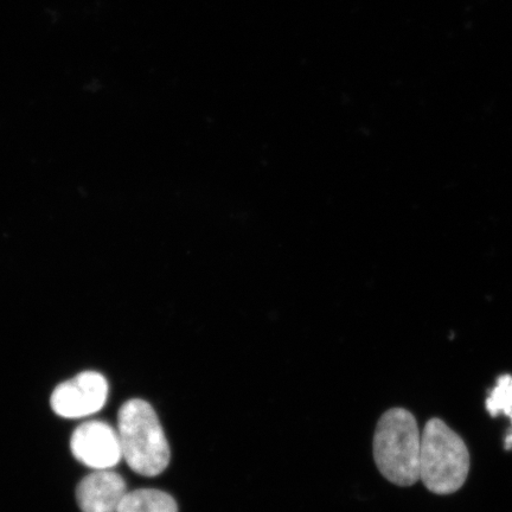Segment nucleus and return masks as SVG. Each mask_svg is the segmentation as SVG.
<instances>
[{"label":"nucleus","instance_id":"nucleus-1","mask_svg":"<svg viewBox=\"0 0 512 512\" xmlns=\"http://www.w3.org/2000/svg\"><path fill=\"white\" fill-rule=\"evenodd\" d=\"M121 453L137 475L156 477L170 463V447L155 409L140 399L128 400L119 409Z\"/></svg>","mask_w":512,"mask_h":512},{"label":"nucleus","instance_id":"nucleus-2","mask_svg":"<svg viewBox=\"0 0 512 512\" xmlns=\"http://www.w3.org/2000/svg\"><path fill=\"white\" fill-rule=\"evenodd\" d=\"M421 434L414 415L393 408L381 416L374 435L377 469L389 482L412 486L420 479Z\"/></svg>","mask_w":512,"mask_h":512},{"label":"nucleus","instance_id":"nucleus-3","mask_svg":"<svg viewBox=\"0 0 512 512\" xmlns=\"http://www.w3.org/2000/svg\"><path fill=\"white\" fill-rule=\"evenodd\" d=\"M470 453L459 435L443 420L427 422L421 434L420 479L437 495H450L466 482Z\"/></svg>","mask_w":512,"mask_h":512},{"label":"nucleus","instance_id":"nucleus-4","mask_svg":"<svg viewBox=\"0 0 512 512\" xmlns=\"http://www.w3.org/2000/svg\"><path fill=\"white\" fill-rule=\"evenodd\" d=\"M108 382L96 371H83L63 382L51 394L50 406L64 419H81L94 415L106 405Z\"/></svg>","mask_w":512,"mask_h":512},{"label":"nucleus","instance_id":"nucleus-5","mask_svg":"<svg viewBox=\"0 0 512 512\" xmlns=\"http://www.w3.org/2000/svg\"><path fill=\"white\" fill-rule=\"evenodd\" d=\"M70 451L79 463L94 471L112 470L123 459L118 431L99 420L86 421L75 428Z\"/></svg>","mask_w":512,"mask_h":512},{"label":"nucleus","instance_id":"nucleus-6","mask_svg":"<svg viewBox=\"0 0 512 512\" xmlns=\"http://www.w3.org/2000/svg\"><path fill=\"white\" fill-rule=\"evenodd\" d=\"M126 494L127 485L119 473L94 471L76 488V502L82 512H118Z\"/></svg>","mask_w":512,"mask_h":512},{"label":"nucleus","instance_id":"nucleus-7","mask_svg":"<svg viewBox=\"0 0 512 512\" xmlns=\"http://www.w3.org/2000/svg\"><path fill=\"white\" fill-rule=\"evenodd\" d=\"M118 512H178L175 498L157 489L127 492Z\"/></svg>","mask_w":512,"mask_h":512},{"label":"nucleus","instance_id":"nucleus-8","mask_svg":"<svg viewBox=\"0 0 512 512\" xmlns=\"http://www.w3.org/2000/svg\"><path fill=\"white\" fill-rule=\"evenodd\" d=\"M486 411L491 416L504 414L512 416V375L499 377L496 387L491 390L488 400L485 402Z\"/></svg>","mask_w":512,"mask_h":512},{"label":"nucleus","instance_id":"nucleus-9","mask_svg":"<svg viewBox=\"0 0 512 512\" xmlns=\"http://www.w3.org/2000/svg\"><path fill=\"white\" fill-rule=\"evenodd\" d=\"M511 422H512V416L510 418ZM504 448L505 450H512V431L510 434H508V437L505 438V443H504Z\"/></svg>","mask_w":512,"mask_h":512}]
</instances>
